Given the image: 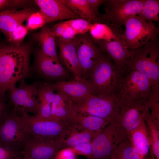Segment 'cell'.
Instances as JSON below:
<instances>
[{"label":"cell","mask_w":159,"mask_h":159,"mask_svg":"<svg viewBox=\"0 0 159 159\" xmlns=\"http://www.w3.org/2000/svg\"><path fill=\"white\" fill-rule=\"evenodd\" d=\"M68 26L66 21L58 23L51 28L56 38H60L66 28Z\"/></svg>","instance_id":"f35d334b"},{"label":"cell","mask_w":159,"mask_h":159,"mask_svg":"<svg viewBox=\"0 0 159 159\" xmlns=\"http://www.w3.org/2000/svg\"><path fill=\"white\" fill-rule=\"evenodd\" d=\"M127 72L135 70L150 80L153 90L159 91V42L158 37L142 47L129 50L125 63Z\"/></svg>","instance_id":"3957f363"},{"label":"cell","mask_w":159,"mask_h":159,"mask_svg":"<svg viewBox=\"0 0 159 159\" xmlns=\"http://www.w3.org/2000/svg\"><path fill=\"white\" fill-rule=\"evenodd\" d=\"M26 27L28 30H34L42 27L47 24L45 18L40 11L32 13L27 20Z\"/></svg>","instance_id":"d6a6232c"},{"label":"cell","mask_w":159,"mask_h":159,"mask_svg":"<svg viewBox=\"0 0 159 159\" xmlns=\"http://www.w3.org/2000/svg\"><path fill=\"white\" fill-rule=\"evenodd\" d=\"M55 91L50 83L39 82L37 100L38 105L37 115L43 118L53 119L51 114L52 104Z\"/></svg>","instance_id":"7402d4cb"},{"label":"cell","mask_w":159,"mask_h":159,"mask_svg":"<svg viewBox=\"0 0 159 159\" xmlns=\"http://www.w3.org/2000/svg\"><path fill=\"white\" fill-rule=\"evenodd\" d=\"M74 152L71 149H66L57 153L54 159H75Z\"/></svg>","instance_id":"ab89813d"},{"label":"cell","mask_w":159,"mask_h":159,"mask_svg":"<svg viewBox=\"0 0 159 159\" xmlns=\"http://www.w3.org/2000/svg\"><path fill=\"white\" fill-rule=\"evenodd\" d=\"M95 41L102 51L108 54L118 69L127 72L125 63L129 56V50L122 42L118 40Z\"/></svg>","instance_id":"ffe728a7"},{"label":"cell","mask_w":159,"mask_h":159,"mask_svg":"<svg viewBox=\"0 0 159 159\" xmlns=\"http://www.w3.org/2000/svg\"><path fill=\"white\" fill-rule=\"evenodd\" d=\"M80 18L91 23L98 22L93 15L87 0H60Z\"/></svg>","instance_id":"4316f807"},{"label":"cell","mask_w":159,"mask_h":159,"mask_svg":"<svg viewBox=\"0 0 159 159\" xmlns=\"http://www.w3.org/2000/svg\"><path fill=\"white\" fill-rule=\"evenodd\" d=\"M66 21L68 25L73 29L77 35L87 33L92 24L81 18L67 20Z\"/></svg>","instance_id":"836d02e7"},{"label":"cell","mask_w":159,"mask_h":159,"mask_svg":"<svg viewBox=\"0 0 159 159\" xmlns=\"http://www.w3.org/2000/svg\"><path fill=\"white\" fill-rule=\"evenodd\" d=\"M38 84L37 81L27 84L23 80L17 88L14 87L9 90V103L13 106L12 109L16 115L29 113L37 114Z\"/></svg>","instance_id":"8fae6325"},{"label":"cell","mask_w":159,"mask_h":159,"mask_svg":"<svg viewBox=\"0 0 159 159\" xmlns=\"http://www.w3.org/2000/svg\"><path fill=\"white\" fill-rule=\"evenodd\" d=\"M101 130L97 131L83 130L81 132L72 134L65 140H63L62 148H73L80 144L92 142Z\"/></svg>","instance_id":"f546056e"},{"label":"cell","mask_w":159,"mask_h":159,"mask_svg":"<svg viewBox=\"0 0 159 159\" xmlns=\"http://www.w3.org/2000/svg\"><path fill=\"white\" fill-rule=\"evenodd\" d=\"M5 92L4 90H0V122L10 110L9 106L11 105L6 103L5 100Z\"/></svg>","instance_id":"74e56055"},{"label":"cell","mask_w":159,"mask_h":159,"mask_svg":"<svg viewBox=\"0 0 159 159\" xmlns=\"http://www.w3.org/2000/svg\"><path fill=\"white\" fill-rule=\"evenodd\" d=\"M120 98V94L106 95H91L80 101L73 103V107L80 113L111 122L115 120Z\"/></svg>","instance_id":"52a82bcc"},{"label":"cell","mask_w":159,"mask_h":159,"mask_svg":"<svg viewBox=\"0 0 159 159\" xmlns=\"http://www.w3.org/2000/svg\"><path fill=\"white\" fill-rule=\"evenodd\" d=\"M146 122L150 135V145L153 154L157 159H159V134L156 120L148 110L144 118Z\"/></svg>","instance_id":"83f0119b"},{"label":"cell","mask_w":159,"mask_h":159,"mask_svg":"<svg viewBox=\"0 0 159 159\" xmlns=\"http://www.w3.org/2000/svg\"><path fill=\"white\" fill-rule=\"evenodd\" d=\"M16 116L19 120L35 137L55 141L62 140L73 130L70 125L64 121L43 118L37 114L31 115L24 113Z\"/></svg>","instance_id":"277c9868"},{"label":"cell","mask_w":159,"mask_h":159,"mask_svg":"<svg viewBox=\"0 0 159 159\" xmlns=\"http://www.w3.org/2000/svg\"><path fill=\"white\" fill-rule=\"evenodd\" d=\"M61 149L54 140L34 136L24 145L21 153L29 159H53Z\"/></svg>","instance_id":"9a60e30c"},{"label":"cell","mask_w":159,"mask_h":159,"mask_svg":"<svg viewBox=\"0 0 159 159\" xmlns=\"http://www.w3.org/2000/svg\"><path fill=\"white\" fill-rule=\"evenodd\" d=\"M91 11L98 22H100L101 18L99 12L100 6L103 4L105 0H87Z\"/></svg>","instance_id":"8d00e7d4"},{"label":"cell","mask_w":159,"mask_h":159,"mask_svg":"<svg viewBox=\"0 0 159 159\" xmlns=\"http://www.w3.org/2000/svg\"><path fill=\"white\" fill-rule=\"evenodd\" d=\"M29 46L24 44L0 46V88L5 91L14 87L30 71Z\"/></svg>","instance_id":"6da1fadb"},{"label":"cell","mask_w":159,"mask_h":159,"mask_svg":"<svg viewBox=\"0 0 159 159\" xmlns=\"http://www.w3.org/2000/svg\"><path fill=\"white\" fill-rule=\"evenodd\" d=\"M110 122L100 117L78 112L73 105L66 121L73 129L78 128L93 131L102 129Z\"/></svg>","instance_id":"d6986e66"},{"label":"cell","mask_w":159,"mask_h":159,"mask_svg":"<svg viewBox=\"0 0 159 159\" xmlns=\"http://www.w3.org/2000/svg\"><path fill=\"white\" fill-rule=\"evenodd\" d=\"M73 105L72 101L67 95L57 91L52 106V118L66 122Z\"/></svg>","instance_id":"cb8c5ba5"},{"label":"cell","mask_w":159,"mask_h":159,"mask_svg":"<svg viewBox=\"0 0 159 159\" xmlns=\"http://www.w3.org/2000/svg\"><path fill=\"white\" fill-rule=\"evenodd\" d=\"M34 37L38 43L43 54L59 60L56 49V37L51 28L44 25L39 32L35 34Z\"/></svg>","instance_id":"603a6c76"},{"label":"cell","mask_w":159,"mask_h":159,"mask_svg":"<svg viewBox=\"0 0 159 159\" xmlns=\"http://www.w3.org/2000/svg\"><path fill=\"white\" fill-rule=\"evenodd\" d=\"M28 30L26 26L22 24L5 36L11 45H18L23 41Z\"/></svg>","instance_id":"1f68e13d"},{"label":"cell","mask_w":159,"mask_h":159,"mask_svg":"<svg viewBox=\"0 0 159 159\" xmlns=\"http://www.w3.org/2000/svg\"><path fill=\"white\" fill-rule=\"evenodd\" d=\"M56 39L59 49L58 57L59 62L72 74L75 79H81V69L74 38L68 41L62 40L56 38Z\"/></svg>","instance_id":"2e32d148"},{"label":"cell","mask_w":159,"mask_h":159,"mask_svg":"<svg viewBox=\"0 0 159 159\" xmlns=\"http://www.w3.org/2000/svg\"><path fill=\"white\" fill-rule=\"evenodd\" d=\"M35 2L44 16L47 23L80 18L60 0H36Z\"/></svg>","instance_id":"e0dca14e"},{"label":"cell","mask_w":159,"mask_h":159,"mask_svg":"<svg viewBox=\"0 0 159 159\" xmlns=\"http://www.w3.org/2000/svg\"><path fill=\"white\" fill-rule=\"evenodd\" d=\"M129 135L133 145L142 158L144 159L148 153L150 145L148 128L144 120L138 127L131 132Z\"/></svg>","instance_id":"d4e9b609"},{"label":"cell","mask_w":159,"mask_h":159,"mask_svg":"<svg viewBox=\"0 0 159 159\" xmlns=\"http://www.w3.org/2000/svg\"><path fill=\"white\" fill-rule=\"evenodd\" d=\"M34 70L39 77L48 80L65 81L70 75L59 60L48 57L40 49L36 54Z\"/></svg>","instance_id":"5bb4252c"},{"label":"cell","mask_w":159,"mask_h":159,"mask_svg":"<svg viewBox=\"0 0 159 159\" xmlns=\"http://www.w3.org/2000/svg\"><path fill=\"white\" fill-rule=\"evenodd\" d=\"M149 108V102L131 100L120 94L115 120L129 135L144 121Z\"/></svg>","instance_id":"9c48e42d"},{"label":"cell","mask_w":159,"mask_h":159,"mask_svg":"<svg viewBox=\"0 0 159 159\" xmlns=\"http://www.w3.org/2000/svg\"><path fill=\"white\" fill-rule=\"evenodd\" d=\"M89 31L90 35L95 41L110 42L118 40L122 42V34L105 23L100 22L92 23Z\"/></svg>","instance_id":"484cf974"},{"label":"cell","mask_w":159,"mask_h":159,"mask_svg":"<svg viewBox=\"0 0 159 159\" xmlns=\"http://www.w3.org/2000/svg\"><path fill=\"white\" fill-rule=\"evenodd\" d=\"M153 92L149 79L140 72L131 70L125 76L120 93L131 100L148 102Z\"/></svg>","instance_id":"4fadbf2b"},{"label":"cell","mask_w":159,"mask_h":159,"mask_svg":"<svg viewBox=\"0 0 159 159\" xmlns=\"http://www.w3.org/2000/svg\"></svg>","instance_id":"bcb514c9"},{"label":"cell","mask_w":159,"mask_h":159,"mask_svg":"<svg viewBox=\"0 0 159 159\" xmlns=\"http://www.w3.org/2000/svg\"><path fill=\"white\" fill-rule=\"evenodd\" d=\"M34 136L18 119L12 109L0 122V143L22 150Z\"/></svg>","instance_id":"30bf717a"},{"label":"cell","mask_w":159,"mask_h":159,"mask_svg":"<svg viewBox=\"0 0 159 159\" xmlns=\"http://www.w3.org/2000/svg\"><path fill=\"white\" fill-rule=\"evenodd\" d=\"M159 0H146L137 16L148 22L159 21Z\"/></svg>","instance_id":"4dcf8cb0"},{"label":"cell","mask_w":159,"mask_h":159,"mask_svg":"<svg viewBox=\"0 0 159 159\" xmlns=\"http://www.w3.org/2000/svg\"><path fill=\"white\" fill-rule=\"evenodd\" d=\"M50 84L55 91L61 92L76 103L86 97L93 95L91 87L87 81L83 78L69 81L57 82Z\"/></svg>","instance_id":"ac0fdd59"},{"label":"cell","mask_w":159,"mask_h":159,"mask_svg":"<svg viewBox=\"0 0 159 159\" xmlns=\"http://www.w3.org/2000/svg\"><path fill=\"white\" fill-rule=\"evenodd\" d=\"M74 150L80 153L87 156L89 158L92 153L91 142L79 144L73 147Z\"/></svg>","instance_id":"d590c367"},{"label":"cell","mask_w":159,"mask_h":159,"mask_svg":"<svg viewBox=\"0 0 159 159\" xmlns=\"http://www.w3.org/2000/svg\"><path fill=\"white\" fill-rule=\"evenodd\" d=\"M111 156V159H142L130 139L120 143Z\"/></svg>","instance_id":"f1b7e54d"},{"label":"cell","mask_w":159,"mask_h":159,"mask_svg":"<svg viewBox=\"0 0 159 159\" xmlns=\"http://www.w3.org/2000/svg\"><path fill=\"white\" fill-rule=\"evenodd\" d=\"M74 39L82 78L85 79L105 52L102 51L90 34L87 33L77 35Z\"/></svg>","instance_id":"7c38bea8"},{"label":"cell","mask_w":159,"mask_h":159,"mask_svg":"<svg viewBox=\"0 0 159 159\" xmlns=\"http://www.w3.org/2000/svg\"><path fill=\"white\" fill-rule=\"evenodd\" d=\"M157 159L156 158H155H155H150V159Z\"/></svg>","instance_id":"ee69618b"},{"label":"cell","mask_w":159,"mask_h":159,"mask_svg":"<svg viewBox=\"0 0 159 159\" xmlns=\"http://www.w3.org/2000/svg\"><path fill=\"white\" fill-rule=\"evenodd\" d=\"M129 135L116 120L111 121L101 130L91 142L92 154L90 159H106L111 156L121 143L128 140Z\"/></svg>","instance_id":"5b68a950"},{"label":"cell","mask_w":159,"mask_h":159,"mask_svg":"<svg viewBox=\"0 0 159 159\" xmlns=\"http://www.w3.org/2000/svg\"><path fill=\"white\" fill-rule=\"evenodd\" d=\"M122 41L129 50L138 48L158 37L159 28L153 22H148L134 16L126 21Z\"/></svg>","instance_id":"8992f818"},{"label":"cell","mask_w":159,"mask_h":159,"mask_svg":"<svg viewBox=\"0 0 159 159\" xmlns=\"http://www.w3.org/2000/svg\"><path fill=\"white\" fill-rule=\"evenodd\" d=\"M14 159H29L26 157L24 156L22 154L16 157Z\"/></svg>","instance_id":"7bdbcfd3"},{"label":"cell","mask_w":159,"mask_h":159,"mask_svg":"<svg viewBox=\"0 0 159 159\" xmlns=\"http://www.w3.org/2000/svg\"><path fill=\"white\" fill-rule=\"evenodd\" d=\"M77 35L73 29L68 26L65 29L61 37L58 39L62 40L68 41L74 39Z\"/></svg>","instance_id":"60d3db41"},{"label":"cell","mask_w":159,"mask_h":159,"mask_svg":"<svg viewBox=\"0 0 159 159\" xmlns=\"http://www.w3.org/2000/svg\"><path fill=\"white\" fill-rule=\"evenodd\" d=\"M21 150L0 143V159H14L21 154Z\"/></svg>","instance_id":"e575fe53"},{"label":"cell","mask_w":159,"mask_h":159,"mask_svg":"<svg viewBox=\"0 0 159 159\" xmlns=\"http://www.w3.org/2000/svg\"><path fill=\"white\" fill-rule=\"evenodd\" d=\"M35 11L33 9L27 8L20 10L7 9L0 12V30L7 35L22 24Z\"/></svg>","instance_id":"44dd1931"},{"label":"cell","mask_w":159,"mask_h":159,"mask_svg":"<svg viewBox=\"0 0 159 159\" xmlns=\"http://www.w3.org/2000/svg\"><path fill=\"white\" fill-rule=\"evenodd\" d=\"M127 72L118 69L105 52L85 79L90 85L94 95H117L120 92Z\"/></svg>","instance_id":"7a4b0ae2"},{"label":"cell","mask_w":159,"mask_h":159,"mask_svg":"<svg viewBox=\"0 0 159 159\" xmlns=\"http://www.w3.org/2000/svg\"><path fill=\"white\" fill-rule=\"evenodd\" d=\"M14 1L0 0V12L5 10L7 8L14 4Z\"/></svg>","instance_id":"b9f144b4"},{"label":"cell","mask_w":159,"mask_h":159,"mask_svg":"<svg viewBox=\"0 0 159 159\" xmlns=\"http://www.w3.org/2000/svg\"><path fill=\"white\" fill-rule=\"evenodd\" d=\"M1 89H0V90H1ZM2 90H3V89H2Z\"/></svg>","instance_id":"f6af8a7d"},{"label":"cell","mask_w":159,"mask_h":159,"mask_svg":"<svg viewBox=\"0 0 159 159\" xmlns=\"http://www.w3.org/2000/svg\"><path fill=\"white\" fill-rule=\"evenodd\" d=\"M145 0H105L103 4L105 13L101 20L117 31L129 19L140 13Z\"/></svg>","instance_id":"ba28073f"}]
</instances>
